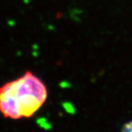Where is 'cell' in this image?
Masks as SVG:
<instances>
[{
	"label": "cell",
	"mask_w": 132,
	"mask_h": 132,
	"mask_svg": "<svg viewBox=\"0 0 132 132\" xmlns=\"http://www.w3.org/2000/svg\"><path fill=\"white\" fill-rule=\"evenodd\" d=\"M47 98L44 82L27 71L21 77L0 87V112L5 118H30L38 112Z\"/></svg>",
	"instance_id": "obj_1"
}]
</instances>
